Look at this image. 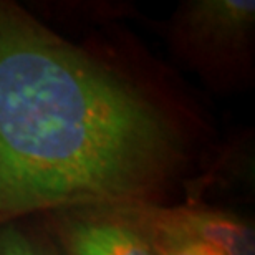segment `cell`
<instances>
[{"label":"cell","mask_w":255,"mask_h":255,"mask_svg":"<svg viewBox=\"0 0 255 255\" xmlns=\"http://www.w3.org/2000/svg\"><path fill=\"white\" fill-rule=\"evenodd\" d=\"M22 5L47 27L62 33H83L111 23L146 22L129 0H28Z\"/></svg>","instance_id":"5b68a950"},{"label":"cell","mask_w":255,"mask_h":255,"mask_svg":"<svg viewBox=\"0 0 255 255\" xmlns=\"http://www.w3.org/2000/svg\"><path fill=\"white\" fill-rule=\"evenodd\" d=\"M53 255H62V254L58 252V249H57V246H55V244H53Z\"/></svg>","instance_id":"52a82bcc"},{"label":"cell","mask_w":255,"mask_h":255,"mask_svg":"<svg viewBox=\"0 0 255 255\" xmlns=\"http://www.w3.org/2000/svg\"><path fill=\"white\" fill-rule=\"evenodd\" d=\"M0 255H53V242L37 217L0 226Z\"/></svg>","instance_id":"8992f818"},{"label":"cell","mask_w":255,"mask_h":255,"mask_svg":"<svg viewBox=\"0 0 255 255\" xmlns=\"http://www.w3.org/2000/svg\"><path fill=\"white\" fill-rule=\"evenodd\" d=\"M222 142L204 95L129 23L62 33L0 0V226L199 201Z\"/></svg>","instance_id":"6da1fadb"},{"label":"cell","mask_w":255,"mask_h":255,"mask_svg":"<svg viewBox=\"0 0 255 255\" xmlns=\"http://www.w3.org/2000/svg\"><path fill=\"white\" fill-rule=\"evenodd\" d=\"M176 222L197 241L222 255H255L254 221L222 204L187 201L164 207Z\"/></svg>","instance_id":"277c9868"},{"label":"cell","mask_w":255,"mask_h":255,"mask_svg":"<svg viewBox=\"0 0 255 255\" xmlns=\"http://www.w3.org/2000/svg\"><path fill=\"white\" fill-rule=\"evenodd\" d=\"M147 25L164 40L171 65L196 75L209 93L255 86V0H182L167 20Z\"/></svg>","instance_id":"7a4b0ae2"},{"label":"cell","mask_w":255,"mask_h":255,"mask_svg":"<svg viewBox=\"0 0 255 255\" xmlns=\"http://www.w3.org/2000/svg\"><path fill=\"white\" fill-rule=\"evenodd\" d=\"M37 221L62 255H157L144 207L73 206Z\"/></svg>","instance_id":"3957f363"}]
</instances>
